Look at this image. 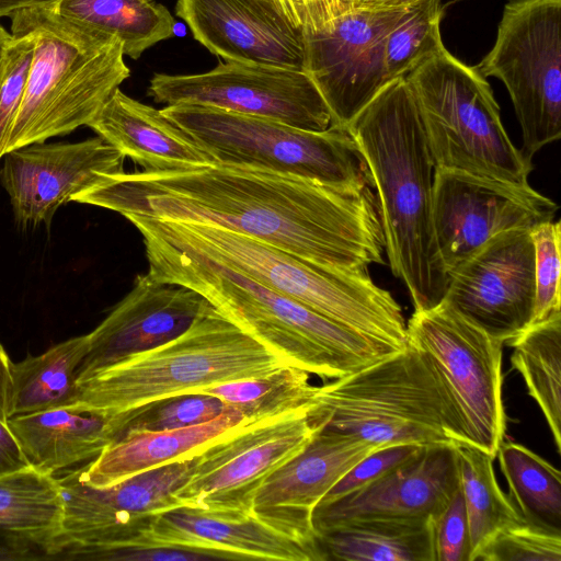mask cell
<instances>
[{"instance_id":"cell-47","label":"cell","mask_w":561,"mask_h":561,"mask_svg":"<svg viewBox=\"0 0 561 561\" xmlns=\"http://www.w3.org/2000/svg\"><path fill=\"white\" fill-rule=\"evenodd\" d=\"M60 0H0V18L11 16L15 12L36 8L55 7Z\"/></svg>"},{"instance_id":"cell-20","label":"cell","mask_w":561,"mask_h":561,"mask_svg":"<svg viewBox=\"0 0 561 561\" xmlns=\"http://www.w3.org/2000/svg\"><path fill=\"white\" fill-rule=\"evenodd\" d=\"M175 12L226 61L304 70L301 27L277 0H178Z\"/></svg>"},{"instance_id":"cell-41","label":"cell","mask_w":561,"mask_h":561,"mask_svg":"<svg viewBox=\"0 0 561 561\" xmlns=\"http://www.w3.org/2000/svg\"><path fill=\"white\" fill-rule=\"evenodd\" d=\"M424 445L399 444L379 448L356 463L321 500L330 503L362 488L414 457ZM318 504V505H319Z\"/></svg>"},{"instance_id":"cell-8","label":"cell","mask_w":561,"mask_h":561,"mask_svg":"<svg viewBox=\"0 0 561 561\" xmlns=\"http://www.w3.org/2000/svg\"><path fill=\"white\" fill-rule=\"evenodd\" d=\"M161 112L218 164L290 174L330 186H371L365 160L346 128L305 130L197 104L167 105Z\"/></svg>"},{"instance_id":"cell-25","label":"cell","mask_w":561,"mask_h":561,"mask_svg":"<svg viewBox=\"0 0 561 561\" xmlns=\"http://www.w3.org/2000/svg\"><path fill=\"white\" fill-rule=\"evenodd\" d=\"M7 423L28 465L51 476L92 461L119 436L118 413L57 408Z\"/></svg>"},{"instance_id":"cell-27","label":"cell","mask_w":561,"mask_h":561,"mask_svg":"<svg viewBox=\"0 0 561 561\" xmlns=\"http://www.w3.org/2000/svg\"><path fill=\"white\" fill-rule=\"evenodd\" d=\"M318 536L325 561H435L433 519L354 518Z\"/></svg>"},{"instance_id":"cell-36","label":"cell","mask_w":561,"mask_h":561,"mask_svg":"<svg viewBox=\"0 0 561 561\" xmlns=\"http://www.w3.org/2000/svg\"><path fill=\"white\" fill-rule=\"evenodd\" d=\"M228 408L217 397L206 393L170 396L118 413V437L134 431H169L202 424L217 417Z\"/></svg>"},{"instance_id":"cell-23","label":"cell","mask_w":561,"mask_h":561,"mask_svg":"<svg viewBox=\"0 0 561 561\" xmlns=\"http://www.w3.org/2000/svg\"><path fill=\"white\" fill-rule=\"evenodd\" d=\"M139 542L227 552L241 561H324L320 551L253 516L225 520L184 506L154 514Z\"/></svg>"},{"instance_id":"cell-38","label":"cell","mask_w":561,"mask_h":561,"mask_svg":"<svg viewBox=\"0 0 561 561\" xmlns=\"http://www.w3.org/2000/svg\"><path fill=\"white\" fill-rule=\"evenodd\" d=\"M473 561H561V534L522 520L497 531Z\"/></svg>"},{"instance_id":"cell-22","label":"cell","mask_w":561,"mask_h":561,"mask_svg":"<svg viewBox=\"0 0 561 561\" xmlns=\"http://www.w3.org/2000/svg\"><path fill=\"white\" fill-rule=\"evenodd\" d=\"M460 485L451 440L424 445L414 457L381 478L330 503L316 506L318 531L344 520L368 517L435 519Z\"/></svg>"},{"instance_id":"cell-13","label":"cell","mask_w":561,"mask_h":561,"mask_svg":"<svg viewBox=\"0 0 561 561\" xmlns=\"http://www.w3.org/2000/svg\"><path fill=\"white\" fill-rule=\"evenodd\" d=\"M309 409L247 422L213 440L197 453L193 473L174 497L210 517H252L254 497L265 480L323 428Z\"/></svg>"},{"instance_id":"cell-4","label":"cell","mask_w":561,"mask_h":561,"mask_svg":"<svg viewBox=\"0 0 561 561\" xmlns=\"http://www.w3.org/2000/svg\"><path fill=\"white\" fill-rule=\"evenodd\" d=\"M125 218L141 236L204 255L371 340L398 351L408 345L400 305L374 283L367 268L319 265L216 225Z\"/></svg>"},{"instance_id":"cell-2","label":"cell","mask_w":561,"mask_h":561,"mask_svg":"<svg viewBox=\"0 0 561 561\" xmlns=\"http://www.w3.org/2000/svg\"><path fill=\"white\" fill-rule=\"evenodd\" d=\"M346 129L377 191L385 250L393 275L407 286L414 310L438 305L449 276L433 228L435 167L405 77L388 82Z\"/></svg>"},{"instance_id":"cell-37","label":"cell","mask_w":561,"mask_h":561,"mask_svg":"<svg viewBox=\"0 0 561 561\" xmlns=\"http://www.w3.org/2000/svg\"><path fill=\"white\" fill-rule=\"evenodd\" d=\"M535 252V302L531 324L561 313L560 221H547L530 230ZM530 324V325H531Z\"/></svg>"},{"instance_id":"cell-31","label":"cell","mask_w":561,"mask_h":561,"mask_svg":"<svg viewBox=\"0 0 561 561\" xmlns=\"http://www.w3.org/2000/svg\"><path fill=\"white\" fill-rule=\"evenodd\" d=\"M511 363L541 410L561 453V313L529 325L510 341Z\"/></svg>"},{"instance_id":"cell-49","label":"cell","mask_w":561,"mask_h":561,"mask_svg":"<svg viewBox=\"0 0 561 561\" xmlns=\"http://www.w3.org/2000/svg\"><path fill=\"white\" fill-rule=\"evenodd\" d=\"M11 38V33H9L1 24H0V70L3 61L4 50L7 44Z\"/></svg>"},{"instance_id":"cell-11","label":"cell","mask_w":561,"mask_h":561,"mask_svg":"<svg viewBox=\"0 0 561 561\" xmlns=\"http://www.w3.org/2000/svg\"><path fill=\"white\" fill-rule=\"evenodd\" d=\"M414 4L381 10L352 9L339 0L298 4L304 71L324 99L331 126L346 128L388 83L386 38Z\"/></svg>"},{"instance_id":"cell-6","label":"cell","mask_w":561,"mask_h":561,"mask_svg":"<svg viewBox=\"0 0 561 561\" xmlns=\"http://www.w3.org/2000/svg\"><path fill=\"white\" fill-rule=\"evenodd\" d=\"M287 364L215 307L180 336L77 381L73 410L121 413L222 382L267 375Z\"/></svg>"},{"instance_id":"cell-42","label":"cell","mask_w":561,"mask_h":561,"mask_svg":"<svg viewBox=\"0 0 561 561\" xmlns=\"http://www.w3.org/2000/svg\"><path fill=\"white\" fill-rule=\"evenodd\" d=\"M435 561H469L470 531L460 485L434 519Z\"/></svg>"},{"instance_id":"cell-45","label":"cell","mask_w":561,"mask_h":561,"mask_svg":"<svg viewBox=\"0 0 561 561\" xmlns=\"http://www.w3.org/2000/svg\"><path fill=\"white\" fill-rule=\"evenodd\" d=\"M12 360L0 344V419L8 422L12 391Z\"/></svg>"},{"instance_id":"cell-34","label":"cell","mask_w":561,"mask_h":561,"mask_svg":"<svg viewBox=\"0 0 561 561\" xmlns=\"http://www.w3.org/2000/svg\"><path fill=\"white\" fill-rule=\"evenodd\" d=\"M317 388L308 371L286 365L262 377L213 385L194 393L217 397L247 420L257 421L310 408Z\"/></svg>"},{"instance_id":"cell-39","label":"cell","mask_w":561,"mask_h":561,"mask_svg":"<svg viewBox=\"0 0 561 561\" xmlns=\"http://www.w3.org/2000/svg\"><path fill=\"white\" fill-rule=\"evenodd\" d=\"M32 35L11 23V38L7 44L0 70V159L19 112L33 58Z\"/></svg>"},{"instance_id":"cell-1","label":"cell","mask_w":561,"mask_h":561,"mask_svg":"<svg viewBox=\"0 0 561 561\" xmlns=\"http://www.w3.org/2000/svg\"><path fill=\"white\" fill-rule=\"evenodd\" d=\"M72 201L124 217L216 225L323 266L364 270L383 263L377 199L368 186H330L216 163L173 172H122Z\"/></svg>"},{"instance_id":"cell-17","label":"cell","mask_w":561,"mask_h":561,"mask_svg":"<svg viewBox=\"0 0 561 561\" xmlns=\"http://www.w3.org/2000/svg\"><path fill=\"white\" fill-rule=\"evenodd\" d=\"M448 275L443 300L490 336L507 344L531 324L535 252L530 230L494 237Z\"/></svg>"},{"instance_id":"cell-5","label":"cell","mask_w":561,"mask_h":561,"mask_svg":"<svg viewBox=\"0 0 561 561\" xmlns=\"http://www.w3.org/2000/svg\"><path fill=\"white\" fill-rule=\"evenodd\" d=\"M34 39L23 99L4 153L87 126L130 76L118 38L59 14L55 7L15 12Z\"/></svg>"},{"instance_id":"cell-28","label":"cell","mask_w":561,"mask_h":561,"mask_svg":"<svg viewBox=\"0 0 561 561\" xmlns=\"http://www.w3.org/2000/svg\"><path fill=\"white\" fill-rule=\"evenodd\" d=\"M62 513L55 476L31 466L0 476V535L33 542L49 560L61 530Z\"/></svg>"},{"instance_id":"cell-48","label":"cell","mask_w":561,"mask_h":561,"mask_svg":"<svg viewBox=\"0 0 561 561\" xmlns=\"http://www.w3.org/2000/svg\"><path fill=\"white\" fill-rule=\"evenodd\" d=\"M287 14L297 23L296 10L304 0H277ZM298 24V23H297Z\"/></svg>"},{"instance_id":"cell-44","label":"cell","mask_w":561,"mask_h":561,"mask_svg":"<svg viewBox=\"0 0 561 561\" xmlns=\"http://www.w3.org/2000/svg\"><path fill=\"white\" fill-rule=\"evenodd\" d=\"M20 560H46V553L31 541L0 535V561Z\"/></svg>"},{"instance_id":"cell-3","label":"cell","mask_w":561,"mask_h":561,"mask_svg":"<svg viewBox=\"0 0 561 561\" xmlns=\"http://www.w3.org/2000/svg\"><path fill=\"white\" fill-rule=\"evenodd\" d=\"M148 274L191 288L287 364L328 381L399 351L198 253L141 236Z\"/></svg>"},{"instance_id":"cell-32","label":"cell","mask_w":561,"mask_h":561,"mask_svg":"<svg viewBox=\"0 0 561 561\" xmlns=\"http://www.w3.org/2000/svg\"><path fill=\"white\" fill-rule=\"evenodd\" d=\"M458 457L460 489L470 531L469 561L501 529L524 520L508 495L500 488L494 458L465 442L454 440Z\"/></svg>"},{"instance_id":"cell-15","label":"cell","mask_w":561,"mask_h":561,"mask_svg":"<svg viewBox=\"0 0 561 561\" xmlns=\"http://www.w3.org/2000/svg\"><path fill=\"white\" fill-rule=\"evenodd\" d=\"M196 460L197 454L105 488L88 484L80 468L65 470L56 477L64 513L49 560L72 548L139 542L154 514L183 506L174 494L193 473Z\"/></svg>"},{"instance_id":"cell-46","label":"cell","mask_w":561,"mask_h":561,"mask_svg":"<svg viewBox=\"0 0 561 561\" xmlns=\"http://www.w3.org/2000/svg\"><path fill=\"white\" fill-rule=\"evenodd\" d=\"M352 9L381 10L414 4L421 0H339Z\"/></svg>"},{"instance_id":"cell-19","label":"cell","mask_w":561,"mask_h":561,"mask_svg":"<svg viewBox=\"0 0 561 561\" xmlns=\"http://www.w3.org/2000/svg\"><path fill=\"white\" fill-rule=\"evenodd\" d=\"M382 448L360 438L320 430L298 455L259 489L252 516L325 557L312 514L324 495L363 458Z\"/></svg>"},{"instance_id":"cell-10","label":"cell","mask_w":561,"mask_h":561,"mask_svg":"<svg viewBox=\"0 0 561 561\" xmlns=\"http://www.w3.org/2000/svg\"><path fill=\"white\" fill-rule=\"evenodd\" d=\"M407 334L408 343L420 352L436 381L450 439L473 445L495 458L506 427L504 344L445 300L414 310Z\"/></svg>"},{"instance_id":"cell-35","label":"cell","mask_w":561,"mask_h":561,"mask_svg":"<svg viewBox=\"0 0 561 561\" xmlns=\"http://www.w3.org/2000/svg\"><path fill=\"white\" fill-rule=\"evenodd\" d=\"M440 0H421L389 32L385 43L387 82L407 77L445 46L440 35Z\"/></svg>"},{"instance_id":"cell-18","label":"cell","mask_w":561,"mask_h":561,"mask_svg":"<svg viewBox=\"0 0 561 561\" xmlns=\"http://www.w3.org/2000/svg\"><path fill=\"white\" fill-rule=\"evenodd\" d=\"M125 158L100 136L35 142L3 154L0 182L19 225L49 226L57 209L75 195L124 172Z\"/></svg>"},{"instance_id":"cell-30","label":"cell","mask_w":561,"mask_h":561,"mask_svg":"<svg viewBox=\"0 0 561 561\" xmlns=\"http://www.w3.org/2000/svg\"><path fill=\"white\" fill-rule=\"evenodd\" d=\"M62 16L118 38L131 59L174 34L175 19L156 0H60Z\"/></svg>"},{"instance_id":"cell-29","label":"cell","mask_w":561,"mask_h":561,"mask_svg":"<svg viewBox=\"0 0 561 561\" xmlns=\"http://www.w3.org/2000/svg\"><path fill=\"white\" fill-rule=\"evenodd\" d=\"M88 334L57 343L12 363L9 417L68 408L77 396V371L88 352Z\"/></svg>"},{"instance_id":"cell-24","label":"cell","mask_w":561,"mask_h":561,"mask_svg":"<svg viewBox=\"0 0 561 561\" xmlns=\"http://www.w3.org/2000/svg\"><path fill=\"white\" fill-rule=\"evenodd\" d=\"M87 126L140 165L142 172H173L216 164L161 110L128 96L119 88Z\"/></svg>"},{"instance_id":"cell-12","label":"cell","mask_w":561,"mask_h":561,"mask_svg":"<svg viewBox=\"0 0 561 561\" xmlns=\"http://www.w3.org/2000/svg\"><path fill=\"white\" fill-rule=\"evenodd\" d=\"M507 89L530 160L561 136V0H508L492 49L474 66Z\"/></svg>"},{"instance_id":"cell-9","label":"cell","mask_w":561,"mask_h":561,"mask_svg":"<svg viewBox=\"0 0 561 561\" xmlns=\"http://www.w3.org/2000/svg\"><path fill=\"white\" fill-rule=\"evenodd\" d=\"M309 415L324 430L378 447L451 440L433 374L409 343L404 350L319 386Z\"/></svg>"},{"instance_id":"cell-33","label":"cell","mask_w":561,"mask_h":561,"mask_svg":"<svg viewBox=\"0 0 561 561\" xmlns=\"http://www.w3.org/2000/svg\"><path fill=\"white\" fill-rule=\"evenodd\" d=\"M500 467L510 489V499L525 522L561 534V473L527 447L502 442Z\"/></svg>"},{"instance_id":"cell-14","label":"cell","mask_w":561,"mask_h":561,"mask_svg":"<svg viewBox=\"0 0 561 561\" xmlns=\"http://www.w3.org/2000/svg\"><path fill=\"white\" fill-rule=\"evenodd\" d=\"M148 94L157 103L211 106L305 130L332 125L324 99L304 70L226 61L198 75L154 73Z\"/></svg>"},{"instance_id":"cell-16","label":"cell","mask_w":561,"mask_h":561,"mask_svg":"<svg viewBox=\"0 0 561 561\" xmlns=\"http://www.w3.org/2000/svg\"><path fill=\"white\" fill-rule=\"evenodd\" d=\"M558 205L528 183L435 169L434 236L449 274L494 237L553 220ZM449 276V275H448Z\"/></svg>"},{"instance_id":"cell-40","label":"cell","mask_w":561,"mask_h":561,"mask_svg":"<svg viewBox=\"0 0 561 561\" xmlns=\"http://www.w3.org/2000/svg\"><path fill=\"white\" fill-rule=\"evenodd\" d=\"M55 560L209 561L241 559L227 552L137 542L114 547L67 549L59 552Z\"/></svg>"},{"instance_id":"cell-26","label":"cell","mask_w":561,"mask_h":561,"mask_svg":"<svg viewBox=\"0 0 561 561\" xmlns=\"http://www.w3.org/2000/svg\"><path fill=\"white\" fill-rule=\"evenodd\" d=\"M252 422L233 407L197 425L169 431L128 432L108 444L92 461L80 467L83 480L105 488L140 472L191 458L213 440L243 423Z\"/></svg>"},{"instance_id":"cell-7","label":"cell","mask_w":561,"mask_h":561,"mask_svg":"<svg viewBox=\"0 0 561 561\" xmlns=\"http://www.w3.org/2000/svg\"><path fill=\"white\" fill-rule=\"evenodd\" d=\"M405 80L435 169L528 183L533 162L510 139L493 91L476 67L444 47Z\"/></svg>"},{"instance_id":"cell-43","label":"cell","mask_w":561,"mask_h":561,"mask_svg":"<svg viewBox=\"0 0 561 561\" xmlns=\"http://www.w3.org/2000/svg\"><path fill=\"white\" fill-rule=\"evenodd\" d=\"M28 466L8 423L0 419V476L24 469Z\"/></svg>"},{"instance_id":"cell-21","label":"cell","mask_w":561,"mask_h":561,"mask_svg":"<svg viewBox=\"0 0 561 561\" xmlns=\"http://www.w3.org/2000/svg\"><path fill=\"white\" fill-rule=\"evenodd\" d=\"M209 305L191 288L157 282L148 273L138 275L131 290L88 333L77 381L174 340Z\"/></svg>"}]
</instances>
